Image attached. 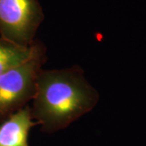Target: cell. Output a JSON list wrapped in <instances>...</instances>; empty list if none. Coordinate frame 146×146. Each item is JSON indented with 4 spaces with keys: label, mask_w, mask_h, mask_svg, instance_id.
<instances>
[{
    "label": "cell",
    "mask_w": 146,
    "mask_h": 146,
    "mask_svg": "<svg viewBox=\"0 0 146 146\" xmlns=\"http://www.w3.org/2000/svg\"><path fill=\"white\" fill-rule=\"evenodd\" d=\"M46 50L40 41L31 57L0 76V121H3L33 100L36 79L46 60Z\"/></svg>",
    "instance_id": "7a4b0ae2"
},
{
    "label": "cell",
    "mask_w": 146,
    "mask_h": 146,
    "mask_svg": "<svg viewBox=\"0 0 146 146\" xmlns=\"http://www.w3.org/2000/svg\"><path fill=\"white\" fill-rule=\"evenodd\" d=\"M44 19L38 0H0L1 38L30 46Z\"/></svg>",
    "instance_id": "3957f363"
},
{
    "label": "cell",
    "mask_w": 146,
    "mask_h": 146,
    "mask_svg": "<svg viewBox=\"0 0 146 146\" xmlns=\"http://www.w3.org/2000/svg\"><path fill=\"white\" fill-rule=\"evenodd\" d=\"M99 100L98 91L79 67L62 70L41 69L33 98V119L41 130H61L94 109Z\"/></svg>",
    "instance_id": "6da1fadb"
},
{
    "label": "cell",
    "mask_w": 146,
    "mask_h": 146,
    "mask_svg": "<svg viewBox=\"0 0 146 146\" xmlns=\"http://www.w3.org/2000/svg\"><path fill=\"white\" fill-rule=\"evenodd\" d=\"M33 121L31 107L26 106L3 120L0 125V146H29V136Z\"/></svg>",
    "instance_id": "277c9868"
},
{
    "label": "cell",
    "mask_w": 146,
    "mask_h": 146,
    "mask_svg": "<svg viewBox=\"0 0 146 146\" xmlns=\"http://www.w3.org/2000/svg\"><path fill=\"white\" fill-rule=\"evenodd\" d=\"M36 42L34 41L30 46H21L0 37V76L31 57Z\"/></svg>",
    "instance_id": "5b68a950"
}]
</instances>
